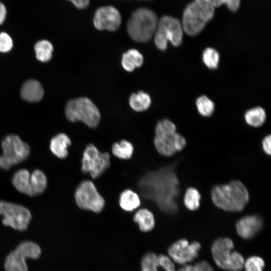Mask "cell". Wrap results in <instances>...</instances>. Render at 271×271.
<instances>
[{"label": "cell", "mask_w": 271, "mask_h": 271, "mask_svg": "<svg viewBox=\"0 0 271 271\" xmlns=\"http://www.w3.org/2000/svg\"><path fill=\"white\" fill-rule=\"evenodd\" d=\"M176 168L174 163L149 172L139 183L142 194L155 202L162 211L168 214H174L178 210L177 199L180 189Z\"/></svg>", "instance_id": "obj_1"}, {"label": "cell", "mask_w": 271, "mask_h": 271, "mask_svg": "<svg viewBox=\"0 0 271 271\" xmlns=\"http://www.w3.org/2000/svg\"><path fill=\"white\" fill-rule=\"evenodd\" d=\"M211 197L217 207L227 212L242 211L249 199L247 188L239 180L214 186L211 189Z\"/></svg>", "instance_id": "obj_2"}, {"label": "cell", "mask_w": 271, "mask_h": 271, "mask_svg": "<svg viewBox=\"0 0 271 271\" xmlns=\"http://www.w3.org/2000/svg\"><path fill=\"white\" fill-rule=\"evenodd\" d=\"M215 8L205 0H193L184 10L182 25L183 31L192 37L199 34L214 17Z\"/></svg>", "instance_id": "obj_3"}, {"label": "cell", "mask_w": 271, "mask_h": 271, "mask_svg": "<svg viewBox=\"0 0 271 271\" xmlns=\"http://www.w3.org/2000/svg\"><path fill=\"white\" fill-rule=\"evenodd\" d=\"M158 21L157 14L152 10L139 8L132 13L127 22V32L133 41L147 42L154 37Z\"/></svg>", "instance_id": "obj_4"}, {"label": "cell", "mask_w": 271, "mask_h": 271, "mask_svg": "<svg viewBox=\"0 0 271 271\" xmlns=\"http://www.w3.org/2000/svg\"><path fill=\"white\" fill-rule=\"evenodd\" d=\"M154 143L157 152L165 157H171L182 151L187 143L185 138L177 132L175 124L167 118L157 123Z\"/></svg>", "instance_id": "obj_5"}, {"label": "cell", "mask_w": 271, "mask_h": 271, "mask_svg": "<svg viewBox=\"0 0 271 271\" xmlns=\"http://www.w3.org/2000/svg\"><path fill=\"white\" fill-rule=\"evenodd\" d=\"M234 243L228 237H222L214 241L211 246V253L216 265L228 271H240L244 259L238 252L233 250Z\"/></svg>", "instance_id": "obj_6"}, {"label": "cell", "mask_w": 271, "mask_h": 271, "mask_svg": "<svg viewBox=\"0 0 271 271\" xmlns=\"http://www.w3.org/2000/svg\"><path fill=\"white\" fill-rule=\"evenodd\" d=\"M65 115L70 121H81L91 128H95L100 120V113L93 102L87 97L69 100L65 106Z\"/></svg>", "instance_id": "obj_7"}, {"label": "cell", "mask_w": 271, "mask_h": 271, "mask_svg": "<svg viewBox=\"0 0 271 271\" xmlns=\"http://www.w3.org/2000/svg\"><path fill=\"white\" fill-rule=\"evenodd\" d=\"M183 32L181 22L178 19L164 15L159 19L154 35L155 45L161 51L167 49L168 42L175 47L180 46L182 43Z\"/></svg>", "instance_id": "obj_8"}, {"label": "cell", "mask_w": 271, "mask_h": 271, "mask_svg": "<svg viewBox=\"0 0 271 271\" xmlns=\"http://www.w3.org/2000/svg\"><path fill=\"white\" fill-rule=\"evenodd\" d=\"M1 146L3 154L0 155V168L5 170L24 161L30 154L29 145L16 134L7 136Z\"/></svg>", "instance_id": "obj_9"}, {"label": "cell", "mask_w": 271, "mask_h": 271, "mask_svg": "<svg viewBox=\"0 0 271 271\" xmlns=\"http://www.w3.org/2000/svg\"><path fill=\"white\" fill-rule=\"evenodd\" d=\"M12 183L19 192L35 196L45 190L47 180L45 174L40 170H35L30 174L28 170L22 169L14 174Z\"/></svg>", "instance_id": "obj_10"}, {"label": "cell", "mask_w": 271, "mask_h": 271, "mask_svg": "<svg viewBox=\"0 0 271 271\" xmlns=\"http://www.w3.org/2000/svg\"><path fill=\"white\" fill-rule=\"evenodd\" d=\"M41 253L37 244L29 241L23 242L7 256L5 269L6 271H28L26 258L37 259Z\"/></svg>", "instance_id": "obj_11"}, {"label": "cell", "mask_w": 271, "mask_h": 271, "mask_svg": "<svg viewBox=\"0 0 271 271\" xmlns=\"http://www.w3.org/2000/svg\"><path fill=\"white\" fill-rule=\"evenodd\" d=\"M74 197L76 204L82 209L98 213L104 207L105 201L91 181L86 180L80 183Z\"/></svg>", "instance_id": "obj_12"}, {"label": "cell", "mask_w": 271, "mask_h": 271, "mask_svg": "<svg viewBox=\"0 0 271 271\" xmlns=\"http://www.w3.org/2000/svg\"><path fill=\"white\" fill-rule=\"evenodd\" d=\"M110 157L107 152H100L93 145L89 144L85 148L81 160V170L89 173L96 179L101 175L110 166Z\"/></svg>", "instance_id": "obj_13"}, {"label": "cell", "mask_w": 271, "mask_h": 271, "mask_svg": "<svg viewBox=\"0 0 271 271\" xmlns=\"http://www.w3.org/2000/svg\"><path fill=\"white\" fill-rule=\"evenodd\" d=\"M0 215L3 216L5 226L20 231L26 230L31 219V212L27 208L4 201H0Z\"/></svg>", "instance_id": "obj_14"}, {"label": "cell", "mask_w": 271, "mask_h": 271, "mask_svg": "<svg viewBox=\"0 0 271 271\" xmlns=\"http://www.w3.org/2000/svg\"><path fill=\"white\" fill-rule=\"evenodd\" d=\"M201 247V244L197 241L190 243L187 240L181 239L169 247L168 252L174 262L185 265L198 257Z\"/></svg>", "instance_id": "obj_15"}, {"label": "cell", "mask_w": 271, "mask_h": 271, "mask_svg": "<svg viewBox=\"0 0 271 271\" xmlns=\"http://www.w3.org/2000/svg\"><path fill=\"white\" fill-rule=\"evenodd\" d=\"M93 22L97 30L115 31L120 26L121 17L115 7L111 6L101 7L95 11Z\"/></svg>", "instance_id": "obj_16"}, {"label": "cell", "mask_w": 271, "mask_h": 271, "mask_svg": "<svg viewBox=\"0 0 271 271\" xmlns=\"http://www.w3.org/2000/svg\"><path fill=\"white\" fill-rule=\"evenodd\" d=\"M262 218L258 215H246L239 219L236 223V230L239 236L244 239H250L262 228Z\"/></svg>", "instance_id": "obj_17"}, {"label": "cell", "mask_w": 271, "mask_h": 271, "mask_svg": "<svg viewBox=\"0 0 271 271\" xmlns=\"http://www.w3.org/2000/svg\"><path fill=\"white\" fill-rule=\"evenodd\" d=\"M44 95V90L41 83L36 80L25 82L21 90L22 98L29 102L40 101Z\"/></svg>", "instance_id": "obj_18"}, {"label": "cell", "mask_w": 271, "mask_h": 271, "mask_svg": "<svg viewBox=\"0 0 271 271\" xmlns=\"http://www.w3.org/2000/svg\"><path fill=\"white\" fill-rule=\"evenodd\" d=\"M71 144L70 139L66 134L61 133L51 140L50 149L52 153L58 158L64 159L68 155L67 149Z\"/></svg>", "instance_id": "obj_19"}, {"label": "cell", "mask_w": 271, "mask_h": 271, "mask_svg": "<svg viewBox=\"0 0 271 271\" xmlns=\"http://www.w3.org/2000/svg\"><path fill=\"white\" fill-rule=\"evenodd\" d=\"M133 221L139 225L143 232L151 231L155 225V217L153 213L147 208L138 210L133 217Z\"/></svg>", "instance_id": "obj_20"}, {"label": "cell", "mask_w": 271, "mask_h": 271, "mask_svg": "<svg viewBox=\"0 0 271 271\" xmlns=\"http://www.w3.org/2000/svg\"><path fill=\"white\" fill-rule=\"evenodd\" d=\"M144 58L142 54L137 50L132 49L122 55L121 65L128 72L133 71L136 68L140 67L143 64Z\"/></svg>", "instance_id": "obj_21"}, {"label": "cell", "mask_w": 271, "mask_h": 271, "mask_svg": "<svg viewBox=\"0 0 271 271\" xmlns=\"http://www.w3.org/2000/svg\"><path fill=\"white\" fill-rule=\"evenodd\" d=\"M119 204L123 210L130 212L140 206L141 200L136 192L130 189H126L120 194Z\"/></svg>", "instance_id": "obj_22"}, {"label": "cell", "mask_w": 271, "mask_h": 271, "mask_svg": "<svg viewBox=\"0 0 271 271\" xmlns=\"http://www.w3.org/2000/svg\"><path fill=\"white\" fill-rule=\"evenodd\" d=\"M129 104L131 108L138 112L147 110L151 104L150 96L144 91H140L133 93L129 99Z\"/></svg>", "instance_id": "obj_23"}, {"label": "cell", "mask_w": 271, "mask_h": 271, "mask_svg": "<svg viewBox=\"0 0 271 271\" xmlns=\"http://www.w3.org/2000/svg\"><path fill=\"white\" fill-rule=\"evenodd\" d=\"M266 112L261 107H255L246 111L244 114L245 122L250 126L257 127L261 126L265 121Z\"/></svg>", "instance_id": "obj_24"}, {"label": "cell", "mask_w": 271, "mask_h": 271, "mask_svg": "<svg viewBox=\"0 0 271 271\" xmlns=\"http://www.w3.org/2000/svg\"><path fill=\"white\" fill-rule=\"evenodd\" d=\"M134 148L129 141L122 140L113 144L112 147V153L116 157L123 160L130 159L133 153Z\"/></svg>", "instance_id": "obj_25"}, {"label": "cell", "mask_w": 271, "mask_h": 271, "mask_svg": "<svg viewBox=\"0 0 271 271\" xmlns=\"http://www.w3.org/2000/svg\"><path fill=\"white\" fill-rule=\"evenodd\" d=\"M141 271H166L158 258V255L154 252H148L141 260Z\"/></svg>", "instance_id": "obj_26"}, {"label": "cell", "mask_w": 271, "mask_h": 271, "mask_svg": "<svg viewBox=\"0 0 271 271\" xmlns=\"http://www.w3.org/2000/svg\"><path fill=\"white\" fill-rule=\"evenodd\" d=\"M201 194L197 189L193 187L188 188L184 196V204L190 211L197 210L200 207Z\"/></svg>", "instance_id": "obj_27"}, {"label": "cell", "mask_w": 271, "mask_h": 271, "mask_svg": "<svg viewBox=\"0 0 271 271\" xmlns=\"http://www.w3.org/2000/svg\"><path fill=\"white\" fill-rule=\"evenodd\" d=\"M37 59L41 62L49 61L52 55L53 47L48 41L43 40L38 42L34 47Z\"/></svg>", "instance_id": "obj_28"}, {"label": "cell", "mask_w": 271, "mask_h": 271, "mask_svg": "<svg viewBox=\"0 0 271 271\" xmlns=\"http://www.w3.org/2000/svg\"><path fill=\"white\" fill-rule=\"evenodd\" d=\"M196 105L199 113L205 117L211 116L214 111V102L205 95L199 97L196 99Z\"/></svg>", "instance_id": "obj_29"}, {"label": "cell", "mask_w": 271, "mask_h": 271, "mask_svg": "<svg viewBox=\"0 0 271 271\" xmlns=\"http://www.w3.org/2000/svg\"><path fill=\"white\" fill-rule=\"evenodd\" d=\"M220 56L218 51L211 47L206 48L202 54V60L210 69H216L219 63Z\"/></svg>", "instance_id": "obj_30"}, {"label": "cell", "mask_w": 271, "mask_h": 271, "mask_svg": "<svg viewBox=\"0 0 271 271\" xmlns=\"http://www.w3.org/2000/svg\"><path fill=\"white\" fill-rule=\"evenodd\" d=\"M265 263L258 256H251L244 261L243 267L245 271H263Z\"/></svg>", "instance_id": "obj_31"}, {"label": "cell", "mask_w": 271, "mask_h": 271, "mask_svg": "<svg viewBox=\"0 0 271 271\" xmlns=\"http://www.w3.org/2000/svg\"><path fill=\"white\" fill-rule=\"evenodd\" d=\"M214 8L225 5L232 12H237L240 5V0H205Z\"/></svg>", "instance_id": "obj_32"}, {"label": "cell", "mask_w": 271, "mask_h": 271, "mask_svg": "<svg viewBox=\"0 0 271 271\" xmlns=\"http://www.w3.org/2000/svg\"><path fill=\"white\" fill-rule=\"evenodd\" d=\"M178 271H214L212 266L206 261L202 260L194 265L185 264Z\"/></svg>", "instance_id": "obj_33"}, {"label": "cell", "mask_w": 271, "mask_h": 271, "mask_svg": "<svg viewBox=\"0 0 271 271\" xmlns=\"http://www.w3.org/2000/svg\"><path fill=\"white\" fill-rule=\"evenodd\" d=\"M13 43L11 37L6 33H0V52H7L11 50Z\"/></svg>", "instance_id": "obj_34"}, {"label": "cell", "mask_w": 271, "mask_h": 271, "mask_svg": "<svg viewBox=\"0 0 271 271\" xmlns=\"http://www.w3.org/2000/svg\"><path fill=\"white\" fill-rule=\"evenodd\" d=\"M262 148L264 152L267 155L271 154V137L270 134L265 136L261 142Z\"/></svg>", "instance_id": "obj_35"}, {"label": "cell", "mask_w": 271, "mask_h": 271, "mask_svg": "<svg viewBox=\"0 0 271 271\" xmlns=\"http://www.w3.org/2000/svg\"><path fill=\"white\" fill-rule=\"evenodd\" d=\"M71 2L74 6L79 9L87 8L89 4V0H68Z\"/></svg>", "instance_id": "obj_36"}, {"label": "cell", "mask_w": 271, "mask_h": 271, "mask_svg": "<svg viewBox=\"0 0 271 271\" xmlns=\"http://www.w3.org/2000/svg\"><path fill=\"white\" fill-rule=\"evenodd\" d=\"M7 10L5 6L1 2H0V25H2L6 17Z\"/></svg>", "instance_id": "obj_37"}, {"label": "cell", "mask_w": 271, "mask_h": 271, "mask_svg": "<svg viewBox=\"0 0 271 271\" xmlns=\"http://www.w3.org/2000/svg\"><path fill=\"white\" fill-rule=\"evenodd\" d=\"M143 1H149V0H143Z\"/></svg>", "instance_id": "obj_38"}]
</instances>
